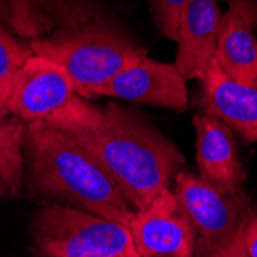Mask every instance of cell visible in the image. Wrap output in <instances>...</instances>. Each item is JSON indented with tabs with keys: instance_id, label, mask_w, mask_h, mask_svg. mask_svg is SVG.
Instances as JSON below:
<instances>
[{
	"instance_id": "9",
	"label": "cell",
	"mask_w": 257,
	"mask_h": 257,
	"mask_svg": "<svg viewBox=\"0 0 257 257\" xmlns=\"http://www.w3.org/2000/svg\"><path fill=\"white\" fill-rule=\"evenodd\" d=\"M200 80V109L213 115L248 142L257 140V80L243 83L229 77L216 60Z\"/></svg>"
},
{
	"instance_id": "5",
	"label": "cell",
	"mask_w": 257,
	"mask_h": 257,
	"mask_svg": "<svg viewBox=\"0 0 257 257\" xmlns=\"http://www.w3.org/2000/svg\"><path fill=\"white\" fill-rule=\"evenodd\" d=\"M10 114L25 125H40L73 134L94 126L102 109L77 94L65 69L33 54L17 71L8 102Z\"/></svg>"
},
{
	"instance_id": "18",
	"label": "cell",
	"mask_w": 257,
	"mask_h": 257,
	"mask_svg": "<svg viewBox=\"0 0 257 257\" xmlns=\"http://www.w3.org/2000/svg\"><path fill=\"white\" fill-rule=\"evenodd\" d=\"M245 249L248 257H257V214L249 222L245 234Z\"/></svg>"
},
{
	"instance_id": "10",
	"label": "cell",
	"mask_w": 257,
	"mask_h": 257,
	"mask_svg": "<svg viewBox=\"0 0 257 257\" xmlns=\"http://www.w3.org/2000/svg\"><path fill=\"white\" fill-rule=\"evenodd\" d=\"M222 20L217 0H188L180 19L174 62L186 80L200 79L214 60Z\"/></svg>"
},
{
	"instance_id": "14",
	"label": "cell",
	"mask_w": 257,
	"mask_h": 257,
	"mask_svg": "<svg viewBox=\"0 0 257 257\" xmlns=\"http://www.w3.org/2000/svg\"><path fill=\"white\" fill-rule=\"evenodd\" d=\"M30 43H25L0 28V120L10 115V92L17 71L31 56Z\"/></svg>"
},
{
	"instance_id": "17",
	"label": "cell",
	"mask_w": 257,
	"mask_h": 257,
	"mask_svg": "<svg viewBox=\"0 0 257 257\" xmlns=\"http://www.w3.org/2000/svg\"><path fill=\"white\" fill-rule=\"evenodd\" d=\"M223 2L229 7L228 10L248 19L254 30H257V0H223Z\"/></svg>"
},
{
	"instance_id": "4",
	"label": "cell",
	"mask_w": 257,
	"mask_h": 257,
	"mask_svg": "<svg viewBox=\"0 0 257 257\" xmlns=\"http://www.w3.org/2000/svg\"><path fill=\"white\" fill-rule=\"evenodd\" d=\"M174 191L194 228V257H248L245 234L257 209L242 185L222 186L182 170Z\"/></svg>"
},
{
	"instance_id": "15",
	"label": "cell",
	"mask_w": 257,
	"mask_h": 257,
	"mask_svg": "<svg viewBox=\"0 0 257 257\" xmlns=\"http://www.w3.org/2000/svg\"><path fill=\"white\" fill-rule=\"evenodd\" d=\"M10 13L11 27L19 36L34 39L53 28V23L40 13L34 0H10Z\"/></svg>"
},
{
	"instance_id": "2",
	"label": "cell",
	"mask_w": 257,
	"mask_h": 257,
	"mask_svg": "<svg viewBox=\"0 0 257 257\" xmlns=\"http://www.w3.org/2000/svg\"><path fill=\"white\" fill-rule=\"evenodd\" d=\"M25 167L34 196L126 226L137 213L97 157L65 131L27 125Z\"/></svg>"
},
{
	"instance_id": "13",
	"label": "cell",
	"mask_w": 257,
	"mask_h": 257,
	"mask_svg": "<svg viewBox=\"0 0 257 257\" xmlns=\"http://www.w3.org/2000/svg\"><path fill=\"white\" fill-rule=\"evenodd\" d=\"M27 125L16 117L0 120V200L17 196L25 177Z\"/></svg>"
},
{
	"instance_id": "12",
	"label": "cell",
	"mask_w": 257,
	"mask_h": 257,
	"mask_svg": "<svg viewBox=\"0 0 257 257\" xmlns=\"http://www.w3.org/2000/svg\"><path fill=\"white\" fill-rule=\"evenodd\" d=\"M214 60L232 79L257 80V39L248 19L231 10L223 14Z\"/></svg>"
},
{
	"instance_id": "3",
	"label": "cell",
	"mask_w": 257,
	"mask_h": 257,
	"mask_svg": "<svg viewBox=\"0 0 257 257\" xmlns=\"http://www.w3.org/2000/svg\"><path fill=\"white\" fill-rule=\"evenodd\" d=\"M34 54L59 63L71 77L77 94L97 97V91L123 69L147 56L125 33L106 23L57 31L30 42Z\"/></svg>"
},
{
	"instance_id": "19",
	"label": "cell",
	"mask_w": 257,
	"mask_h": 257,
	"mask_svg": "<svg viewBox=\"0 0 257 257\" xmlns=\"http://www.w3.org/2000/svg\"><path fill=\"white\" fill-rule=\"evenodd\" d=\"M2 8H4V0H0V14H2Z\"/></svg>"
},
{
	"instance_id": "16",
	"label": "cell",
	"mask_w": 257,
	"mask_h": 257,
	"mask_svg": "<svg viewBox=\"0 0 257 257\" xmlns=\"http://www.w3.org/2000/svg\"><path fill=\"white\" fill-rule=\"evenodd\" d=\"M188 0H151L156 23L160 33L176 42L180 27V19Z\"/></svg>"
},
{
	"instance_id": "7",
	"label": "cell",
	"mask_w": 257,
	"mask_h": 257,
	"mask_svg": "<svg viewBox=\"0 0 257 257\" xmlns=\"http://www.w3.org/2000/svg\"><path fill=\"white\" fill-rule=\"evenodd\" d=\"M128 228L142 257H194V228L174 188L139 209Z\"/></svg>"
},
{
	"instance_id": "6",
	"label": "cell",
	"mask_w": 257,
	"mask_h": 257,
	"mask_svg": "<svg viewBox=\"0 0 257 257\" xmlns=\"http://www.w3.org/2000/svg\"><path fill=\"white\" fill-rule=\"evenodd\" d=\"M31 240L40 257H142L126 225L59 203L34 214Z\"/></svg>"
},
{
	"instance_id": "8",
	"label": "cell",
	"mask_w": 257,
	"mask_h": 257,
	"mask_svg": "<svg viewBox=\"0 0 257 257\" xmlns=\"http://www.w3.org/2000/svg\"><path fill=\"white\" fill-rule=\"evenodd\" d=\"M97 96L176 111L188 108L186 79L177 66L174 63L157 62L148 56L103 85L97 91Z\"/></svg>"
},
{
	"instance_id": "1",
	"label": "cell",
	"mask_w": 257,
	"mask_h": 257,
	"mask_svg": "<svg viewBox=\"0 0 257 257\" xmlns=\"http://www.w3.org/2000/svg\"><path fill=\"white\" fill-rule=\"evenodd\" d=\"M71 136L97 157L137 211L171 188L185 167L173 140L115 102L102 109L94 126Z\"/></svg>"
},
{
	"instance_id": "11",
	"label": "cell",
	"mask_w": 257,
	"mask_h": 257,
	"mask_svg": "<svg viewBox=\"0 0 257 257\" xmlns=\"http://www.w3.org/2000/svg\"><path fill=\"white\" fill-rule=\"evenodd\" d=\"M196 159L199 177L222 186L243 185L246 174L232 130L205 112L196 114Z\"/></svg>"
}]
</instances>
